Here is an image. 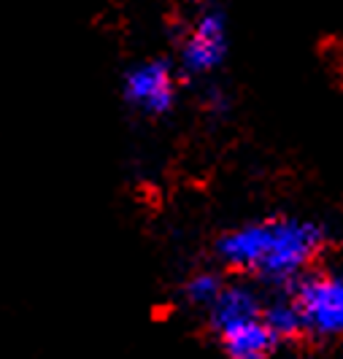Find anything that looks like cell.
<instances>
[{"label": "cell", "mask_w": 343, "mask_h": 359, "mask_svg": "<svg viewBox=\"0 0 343 359\" xmlns=\"http://www.w3.org/2000/svg\"><path fill=\"white\" fill-rule=\"evenodd\" d=\"M292 294L303 311L306 332L314 338H341L343 335V273L303 276Z\"/></svg>", "instance_id": "cell-2"}, {"label": "cell", "mask_w": 343, "mask_h": 359, "mask_svg": "<svg viewBox=\"0 0 343 359\" xmlns=\"http://www.w3.org/2000/svg\"><path fill=\"white\" fill-rule=\"evenodd\" d=\"M341 79H343V62H341Z\"/></svg>", "instance_id": "cell-9"}, {"label": "cell", "mask_w": 343, "mask_h": 359, "mask_svg": "<svg viewBox=\"0 0 343 359\" xmlns=\"http://www.w3.org/2000/svg\"><path fill=\"white\" fill-rule=\"evenodd\" d=\"M125 95L135 108L146 114H165L176 100L173 73L165 62H146L127 73Z\"/></svg>", "instance_id": "cell-4"}, {"label": "cell", "mask_w": 343, "mask_h": 359, "mask_svg": "<svg viewBox=\"0 0 343 359\" xmlns=\"http://www.w3.org/2000/svg\"><path fill=\"white\" fill-rule=\"evenodd\" d=\"M325 246V230L306 219L243 224L217 241V257L238 273H254L271 287L292 289Z\"/></svg>", "instance_id": "cell-1"}, {"label": "cell", "mask_w": 343, "mask_h": 359, "mask_svg": "<svg viewBox=\"0 0 343 359\" xmlns=\"http://www.w3.org/2000/svg\"><path fill=\"white\" fill-rule=\"evenodd\" d=\"M227 54V27L224 17L217 11H208L198 19L195 30L189 33L184 49H181V62L189 73H211L217 65H222Z\"/></svg>", "instance_id": "cell-3"}, {"label": "cell", "mask_w": 343, "mask_h": 359, "mask_svg": "<svg viewBox=\"0 0 343 359\" xmlns=\"http://www.w3.org/2000/svg\"><path fill=\"white\" fill-rule=\"evenodd\" d=\"M265 303L249 284H224L222 294L208 308V324L214 332H224L235 324H243L249 319L262 316Z\"/></svg>", "instance_id": "cell-6"}, {"label": "cell", "mask_w": 343, "mask_h": 359, "mask_svg": "<svg viewBox=\"0 0 343 359\" xmlns=\"http://www.w3.org/2000/svg\"><path fill=\"white\" fill-rule=\"evenodd\" d=\"M265 322L271 324V330L278 335V341H295L297 335L306 332V322H303V311L297 306L295 294L292 292H284L278 297H273L271 303H265V311H262Z\"/></svg>", "instance_id": "cell-7"}, {"label": "cell", "mask_w": 343, "mask_h": 359, "mask_svg": "<svg viewBox=\"0 0 343 359\" xmlns=\"http://www.w3.org/2000/svg\"><path fill=\"white\" fill-rule=\"evenodd\" d=\"M219 343L227 359H271L276 348L281 346L278 335L265 322V316H257L219 332Z\"/></svg>", "instance_id": "cell-5"}, {"label": "cell", "mask_w": 343, "mask_h": 359, "mask_svg": "<svg viewBox=\"0 0 343 359\" xmlns=\"http://www.w3.org/2000/svg\"><path fill=\"white\" fill-rule=\"evenodd\" d=\"M222 289H224V281L219 278V273H214V270H200V273L187 278V284H184V297H187V303H192V306L211 308L214 300L222 294Z\"/></svg>", "instance_id": "cell-8"}]
</instances>
